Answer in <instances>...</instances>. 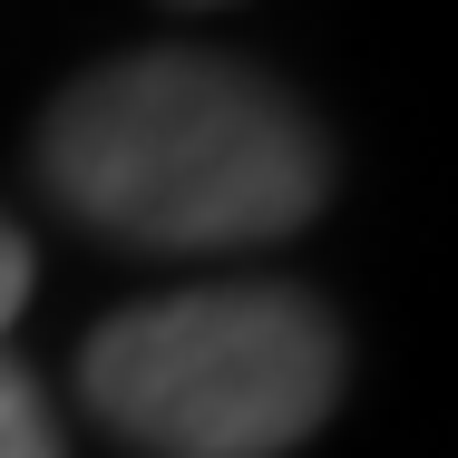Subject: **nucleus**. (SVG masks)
Listing matches in <instances>:
<instances>
[{
	"label": "nucleus",
	"mask_w": 458,
	"mask_h": 458,
	"mask_svg": "<svg viewBox=\"0 0 458 458\" xmlns=\"http://www.w3.org/2000/svg\"><path fill=\"white\" fill-rule=\"evenodd\" d=\"M20 302H30V234L0 215V332L20 322Z\"/></svg>",
	"instance_id": "20e7f679"
},
{
	"label": "nucleus",
	"mask_w": 458,
	"mask_h": 458,
	"mask_svg": "<svg viewBox=\"0 0 458 458\" xmlns=\"http://www.w3.org/2000/svg\"><path fill=\"white\" fill-rule=\"evenodd\" d=\"M79 390L147 458H283L342 400V332L302 283H195L98 322Z\"/></svg>",
	"instance_id": "f03ea898"
},
{
	"label": "nucleus",
	"mask_w": 458,
	"mask_h": 458,
	"mask_svg": "<svg viewBox=\"0 0 458 458\" xmlns=\"http://www.w3.org/2000/svg\"><path fill=\"white\" fill-rule=\"evenodd\" d=\"M39 176L89 234L147 254H234L322 215L332 147L264 69L215 49H137L49 107Z\"/></svg>",
	"instance_id": "f257e3e1"
},
{
	"label": "nucleus",
	"mask_w": 458,
	"mask_h": 458,
	"mask_svg": "<svg viewBox=\"0 0 458 458\" xmlns=\"http://www.w3.org/2000/svg\"><path fill=\"white\" fill-rule=\"evenodd\" d=\"M0 458H59V420L10 352H0Z\"/></svg>",
	"instance_id": "7ed1b4c3"
}]
</instances>
